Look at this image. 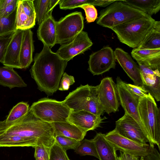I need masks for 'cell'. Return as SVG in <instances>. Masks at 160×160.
Instances as JSON below:
<instances>
[{
    "instance_id": "cb8c5ba5",
    "label": "cell",
    "mask_w": 160,
    "mask_h": 160,
    "mask_svg": "<svg viewBox=\"0 0 160 160\" xmlns=\"http://www.w3.org/2000/svg\"><path fill=\"white\" fill-rule=\"evenodd\" d=\"M0 85L10 89L15 87H26L27 85L13 68L0 67Z\"/></svg>"
},
{
    "instance_id": "f6af8a7d",
    "label": "cell",
    "mask_w": 160,
    "mask_h": 160,
    "mask_svg": "<svg viewBox=\"0 0 160 160\" xmlns=\"http://www.w3.org/2000/svg\"><path fill=\"white\" fill-rule=\"evenodd\" d=\"M14 0H0V9L3 8L12 3Z\"/></svg>"
},
{
    "instance_id": "6da1fadb",
    "label": "cell",
    "mask_w": 160,
    "mask_h": 160,
    "mask_svg": "<svg viewBox=\"0 0 160 160\" xmlns=\"http://www.w3.org/2000/svg\"><path fill=\"white\" fill-rule=\"evenodd\" d=\"M55 142L52 123L37 117L29 110L11 122L0 121V147H51Z\"/></svg>"
},
{
    "instance_id": "7bdbcfd3",
    "label": "cell",
    "mask_w": 160,
    "mask_h": 160,
    "mask_svg": "<svg viewBox=\"0 0 160 160\" xmlns=\"http://www.w3.org/2000/svg\"><path fill=\"white\" fill-rule=\"evenodd\" d=\"M140 157L128 153L120 152L118 156H117L116 160H139Z\"/></svg>"
},
{
    "instance_id": "1f68e13d",
    "label": "cell",
    "mask_w": 160,
    "mask_h": 160,
    "mask_svg": "<svg viewBox=\"0 0 160 160\" xmlns=\"http://www.w3.org/2000/svg\"><path fill=\"white\" fill-rule=\"evenodd\" d=\"M81 141L64 136H55V142L66 151L69 149L75 150L79 146Z\"/></svg>"
},
{
    "instance_id": "ffe728a7",
    "label": "cell",
    "mask_w": 160,
    "mask_h": 160,
    "mask_svg": "<svg viewBox=\"0 0 160 160\" xmlns=\"http://www.w3.org/2000/svg\"><path fill=\"white\" fill-rule=\"evenodd\" d=\"M56 21L52 15L47 17L39 25L37 31L38 39L44 45L52 48L56 44Z\"/></svg>"
},
{
    "instance_id": "836d02e7",
    "label": "cell",
    "mask_w": 160,
    "mask_h": 160,
    "mask_svg": "<svg viewBox=\"0 0 160 160\" xmlns=\"http://www.w3.org/2000/svg\"><path fill=\"white\" fill-rule=\"evenodd\" d=\"M92 0H60V8L63 10L72 9L79 8L85 4H91Z\"/></svg>"
},
{
    "instance_id": "8992f818",
    "label": "cell",
    "mask_w": 160,
    "mask_h": 160,
    "mask_svg": "<svg viewBox=\"0 0 160 160\" xmlns=\"http://www.w3.org/2000/svg\"><path fill=\"white\" fill-rule=\"evenodd\" d=\"M144 12L124 3L116 0L101 10L97 23L110 29L132 20L148 16Z\"/></svg>"
},
{
    "instance_id": "52a82bcc",
    "label": "cell",
    "mask_w": 160,
    "mask_h": 160,
    "mask_svg": "<svg viewBox=\"0 0 160 160\" xmlns=\"http://www.w3.org/2000/svg\"><path fill=\"white\" fill-rule=\"evenodd\" d=\"M30 109L41 120L49 123L68 122L72 110L63 101L44 98L32 103Z\"/></svg>"
},
{
    "instance_id": "e0dca14e",
    "label": "cell",
    "mask_w": 160,
    "mask_h": 160,
    "mask_svg": "<svg viewBox=\"0 0 160 160\" xmlns=\"http://www.w3.org/2000/svg\"><path fill=\"white\" fill-rule=\"evenodd\" d=\"M114 52L116 60L133 81L134 84L142 86L143 83L138 65L134 61L128 53L122 49L117 48Z\"/></svg>"
},
{
    "instance_id": "30bf717a",
    "label": "cell",
    "mask_w": 160,
    "mask_h": 160,
    "mask_svg": "<svg viewBox=\"0 0 160 160\" xmlns=\"http://www.w3.org/2000/svg\"><path fill=\"white\" fill-rule=\"evenodd\" d=\"M99 100L104 112L108 114L118 111L120 103L116 83L112 77L102 79L95 86Z\"/></svg>"
},
{
    "instance_id": "8fae6325",
    "label": "cell",
    "mask_w": 160,
    "mask_h": 160,
    "mask_svg": "<svg viewBox=\"0 0 160 160\" xmlns=\"http://www.w3.org/2000/svg\"><path fill=\"white\" fill-rule=\"evenodd\" d=\"M116 61L113 49L105 47L90 55L88 70L93 75H101L115 68Z\"/></svg>"
},
{
    "instance_id": "5bb4252c",
    "label": "cell",
    "mask_w": 160,
    "mask_h": 160,
    "mask_svg": "<svg viewBox=\"0 0 160 160\" xmlns=\"http://www.w3.org/2000/svg\"><path fill=\"white\" fill-rule=\"evenodd\" d=\"M115 129L121 135L143 143L149 141L137 122L126 113L115 122Z\"/></svg>"
},
{
    "instance_id": "e575fe53",
    "label": "cell",
    "mask_w": 160,
    "mask_h": 160,
    "mask_svg": "<svg viewBox=\"0 0 160 160\" xmlns=\"http://www.w3.org/2000/svg\"><path fill=\"white\" fill-rule=\"evenodd\" d=\"M79 8H82L85 11L86 19L88 23L94 22L98 18L97 11L95 6L90 4H85Z\"/></svg>"
},
{
    "instance_id": "2e32d148",
    "label": "cell",
    "mask_w": 160,
    "mask_h": 160,
    "mask_svg": "<svg viewBox=\"0 0 160 160\" xmlns=\"http://www.w3.org/2000/svg\"><path fill=\"white\" fill-rule=\"evenodd\" d=\"M107 118L97 116L85 110L71 111L68 122L87 132L100 127L103 120Z\"/></svg>"
},
{
    "instance_id": "4316f807",
    "label": "cell",
    "mask_w": 160,
    "mask_h": 160,
    "mask_svg": "<svg viewBox=\"0 0 160 160\" xmlns=\"http://www.w3.org/2000/svg\"><path fill=\"white\" fill-rule=\"evenodd\" d=\"M139 47L149 49L160 48L159 21H155Z\"/></svg>"
},
{
    "instance_id": "7a4b0ae2",
    "label": "cell",
    "mask_w": 160,
    "mask_h": 160,
    "mask_svg": "<svg viewBox=\"0 0 160 160\" xmlns=\"http://www.w3.org/2000/svg\"><path fill=\"white\" fill-rule=\"evenodd\" d=\"M34 60L30 70L32 77L39 90L48 96L52 95L58 89L68 62L45 45L41 51L35 54Z\"/></svg>"
},
{
    "instance_id": "ab89813d",
    "label": "cell",
    "mask_w": 160,
    "mask_h": 160,
    "mask_svg": "<svg viewBox=\"0 0 160 160\" xmlns=\"http://www.w3.org/2000/svg\"><path fill=\"white\" fill-rule=\"evenodd\" d=\"M12 34L0 36V62L1 63L3 61L7 47L11 38Z\"/></svg>"
},
{
    "instance_id": "484cf974",
    "label": "cell",
    "mask_w": 160,
    "mask_h": 160,
    "mask_svg": "<svg viewBox=\"0 0 160 160\" xmlns=\"http://www.w3.org/2000/svg\"><path fill=\"white\" fill-rule=\"evenodd\" d=\"M128 5L138 9L152 17L157 13L160 9V0H122Z\"/></svg>"
},
{
    "instance_id": "f1b7e54d",
    "label": "cell",
    "mask_w": 160,
    "mask_h": 160,
    "mask_svg": "<svg viewBox=\"0 0 160 160\" xmlns=\"http://www.w3.org/2000/svg\"><path fill=\"white\" fill-rule=\"evenodd\" d=\"M16 9L7 17L0 16V36L10 34L17 30L16 24Z\"/></svg>"
},
{
    "instance_id": "7c38bea8",
    "label": "cell",
    "mask_w": 160,
    "mask_h": 160,
    "mask_svg": "<svg viewBox=\"0 0 160 160\" xmlns=\"http://www.w3.org/2000/svg\"><path fill=\"white\" fill-rule=\"evenodd\" d=\"M92 44L88 33L82 31L70 41L61 45L56 53L62 59L68 62L75 56L84 53Z\"/></svg>"
},
{
    "instance_id": "83f0119b",
    "label": "cell",
    "mask_w": 160,
    "mask_h": 160,
    "mask_svg": "<svg viewBox=\"0 0 160 160\" xmlns=\"http://www.w3.org/2000/svg\"><path fill=\"white\" fill-rule=\"evenodd\" d=\"M36 20L29 17L24 12L20 0H18L16 15L17 29H31L35 24Z\"/></svg>"
},
{
    "instance_id": "44dd1931",
    "label": "cell",
    "mask_w": 160,
    "mask_h": 160,
    "mask_svg": "<svg viewBox=\"0 0 160 160\" xmlns=\"http://www.w3.org/2000/svg\"><path fill=\"white\" fill-rule=\"evenodd\" d=\"M34 50L33 32L31 29L23 30L19 55L21 69L28 68L32 62Z\"/></svg>"
},
{
    "instance_id": "d590c367",
    "label": "cell",
    "mask_w": 160,
    "mask_h": 160,
    "mask_svg": "<svg viewBox=\"0 0 160 160\" xmlns=\"http://www.w3.org/2000/svg\"><path fill=\"white\" fill-rule=\"evenodd\" d=\"M123 84L128 90L139 98L146 97L149 93L143 86L132 84L124 81Z\"/></svg>"
},
{
    "instance_id": "f546056e",
    "label": "cell",
    "mask_w": 160,
    "mask_h": 160,
    "mask_svg": "<svg viewBox=\"0 0 160 160\" xmlns=\"http://www.w3.org/2000/svg\"><path fill=\"white\" fill-rule=\"evenodd\" d=\"M74 151L76 153L81 156H92L99 159L95 143L93 139H83Z\"/></svg>"
},
{
    "instance_id": "d6a6232c",
    "label": "cell",
    "mask_w": 160,
    "mask_h": 160,
    "mask_svg": "<svg viewBox=\"0 0 160 160\" xmlns=\"http://www.w3.org/2000/svg\"><path fill=\"white\" fill-rule=\"evenodd\" d=\"M49 160H70L66 151L63 150L55 142L50 148Z\"/></svg>"
},
{
    "instance_id": "4fadbf2b",
    "label": "cell",
    "mask_w": 160,
    "mask_h": 160,
    "mask_svg": "<svg viewBox=\"0 0 160 160\" xmlns=\"http://www.w3.org/2000/svg\"><path fill=\"white\" fill-rule=\"evenodd\" d=\"M116 84L120 104L123 108L125 112L130 115L137 122L148 139L138 112V106L139 98L126 87L123 84V81L119 77L116 78Z\"/></svg>"
},
{
    "instance_id": "3957f363",
    "label": "cell",
    "mask_w": 160,
    "mask_h": 160,
    "mask_svg": "<svg viewBox=\"0 0 160 160\" xmlns=\"http://www.w3.org/2000/svg\"><path fill=\"white\" fill-rule=\"evenodd\" d=\"M138 110L146 132L149 144L157 145L160 150V110L154 98L149 93L139 100Z\"/></svg>"
},
{
    "instance_id": "d4e9b609",
    "label": "cell",
    "mask_w": 160,
    "mask_h": 160,
    "mask_svg": "<svg viewBox=\"0 0 160 160\" xmlns=\"http://www.w3.org/2000/svg\"><path fill=\"white\" fill-rule=\"evenodd\" d=\"M60 0H33L36 13V21L40 25L48 16L52 15L55 7L59 3Z\"/></svg>"
},
{
    "instance_id": "4dcf8cb0",
    "label": "cell",
    "mask_w": 160,
    "mask_h": 160,
    "mask_svg": "<svg viewBox=\"0 0 160 160\" xmlns=\"http://www.w3.org/2000/svg\"><path fill=\"white\" fill-rule=\"evenodd\" d=\"M30 109L29 105L27 102H19L11 110L6 119V122L15 121L26 114Z\"/></svg>"
},
{
    "instance_id": "ee69618b",
    "label": "cell",
    "mask_w": 160,
    "mask_h": 160,
    "mask_svg": "<svg viewBox=\"0 0 160 160\" xmlns=\"http://www.w3.org/2000/svg\"><path fill=\"white\" fill-rule=\"evenodd\" d=\"M116 1L92 0L91 4L94 6H98L101 7H105L108 6Z\"/></svg>"
},
{
    "instance_id": "bcb514c9",
    "label": "cell",
    "mask_w": 160,
    "mask_h": 160,
    "mask_svg": "<svg viewBox=\"0 0 160 160\" xmlns=\"http://www.w3.org/2000/svg\"></svg>"
},
{
    "instance_id": "9c48e42d",
    "label": "cell",
    "mask_w": 160,
    "mask_h": 160,
    "mask_svg": "<svg viewBox=\"0 0 160 160\" xmlns=\"http://www.w3.org/2000/svg\"><path fill=\"white\" fill-rule=\"evenodd\" d=\"M105 137L116 151L139 157L151 154L154 147L149 144L139 143L124 137L115 129L105 134Z\"/></svg>"
},
{
    "instance_id": "5b68a950",
    "label": "cell",
    "mask_w": 160,
    "mask_h": 160,
    "mask_svg": "<svg viewBox=\"0 0 160 160\" xmlns=\"http://www.w3.org/2000/svg\"><path fill=\"white\" fill-rule=\"evenodd\" d=\"M73 112L85 110L101 116L104 113L95 86L81 85L70 92L63 101Z\"/></svg>"
},
{
    "instance_id": "b9f144b4",
    "label": "cell",
    "mask_w": 160,
    "mask_h": 160,
    "mask_svg": "<svg viewBox=\"0 0 160 160\" xmlns=\"http://www.w3.org/2000/svg\"><path fill=\"white\" fill-rule=\"evenodd\" d=\"M139 160H160V154L157 149L154 147L151 154L140 157Z\"/></svg>"
},
{
    "instance_id": "8d00e7d4",
    "label": "cell",
    "mask_w": 160,
    "mask_h": 160,
    "mask_svg": "<svg viewBox=\"0 0 160 160\" xmlns=\"http://www.w3.org/2000/svg\"><path fill=\"white\" fill-rule=\"evenodd\" d=\"M20 0L24 13L30 18L36 20V13L33 0Z\"/></svg>"
},
{
    "instance_id": "ba28073f",
    "label": "cell",
    "mask_w": 160,
    "mask_h": 160,
    "mask_svg": "<svg viewBox=\"0 0 160 160\" xmlns=\"http://www.w3.org/2000/svg\"><path fill=\"white\" fill-rule=\"evenodd\" d=\"M84 18L80 12L70 13L56 21V44L61 45L73 39L83 31Z\"/></svg>"
},
{
    "instance_id": "f35d334b",
    "label": "cell",
    "mask_w": 160,
    "mask_h": 160,
    "mask_svg": "<svg viewBox=\"0 0 160 160\" xmlns=\"http://www.w3.org/2000/svg\"><path fill=\"white\" fill-rule=\"evenodd\" d=\"M74 78L72 76L68 75L66 73H64L63 77L61 80L60 86L58 90L62 91L68 90L70 85L75 82Z\"/></svg>"
},
{
    "instance_id": "60d3db41",
    "label": "cell",
    "mask_w": 160,
    "mask_h": 160,
    "mask_svg": "<svg viewBox=\"0 0 160 160\" xmlns=\"http://www.w3.org/2000/svg\"><path fill=\"white\" fill-rule=\"evenodd\" d=\"M18 0H14L10 4L0 9V16L7 17L14 11L17 9Z\"/></svg>"
},
{
    "instance_id": "7402d4cb",
    "label": "cell",
    "mask_w": 160,
    "mask_h": 160,
    "mask_svg": "<svg viewBox=\"0 0 160 160\" xmlns=\"http://www.w3.org/2000/svg\"><path fill=\"white\" fill-rule=\"evenodd\" d=\"M53 126L55 136H61L82 141L87 132L77 126L68 122L51 123Z\"/></svg>"
},
{
    "instance_id": "603a6c76",
    "label": "cell",
    "mask_w": 160,
    "mask_h": 160,
    "mask_svg": "<svg viewBox=\"0 0 160 160\" xmlns=\"http://www.w3.org/2000/svg\"><path fill=\"white\" fill-rule=\"evenodd\" d=\"M105 134L97 133L94 140L99 157V160H116V151L107 140Z\"/></svg>"
},
{
    "instance_id": "d6986e66",
    "label": "cell",
    "mask_w": 160,
    "mask_h": 160,
    "mask_svg": "<svg viewBox=\"0 0 160 160\" xmlns=\"http://www.w3.org/2000/svg\"><path fill=\"white\" fill-rule=\"evenodd\" d=\"M138 64L147 66L153 70L160 69V48L149 49L138 47L131 52Z\"/></svg>"
},
{
    "instance_id": "ac0fdd59",
    "label": "cell",
    "mask_w": 160,
    "mask_h": 160,
    "mask_svg": "<svg viewBox=\"0 0 160 160\" xmlns=\"http://www.w3.org/2000/svg\"><path fill=\"white\" fill-rule=\"evenodd\" d=\"M142 86L156 100L160 101V73L158 70H153L151 68L138 64Z\"/></svg>"
},
{
    "instance_id": "9a60e30c",
    "label": "cell",
    "mask_w": 160,
    "mask_h": 160,
    "mask_svg": "<svg viewBox=\"0 0 160 160\" xmlns=\"http://www.w3.org/2000/svg\"><path fill=\"white\" fill-rule=\"evenodd\" d=\"M23 32V30L17 29L12 34L2 62L4 66L21 69L19 55Z\"/></svg>"
},
{
    "instance_id": "277c9868",
    "label": "cell",
    "mask_w": 160,
    "mask_h": 160,
    "mask_svg": "<svg viewBox=\"0 0 160 160\" xmlns=\"http://www.w3.org/2000/svg\"><path fill=\"white\" fill-rule=\"evenodd\" d=\"M155 21L148 16L129 21L111 29L120 42L135 48L140 46Z\"/></svg>"
},
{
    "instance_id": "74e56055",
    "label": "cell",
    "mask_w": 160,
    "mask_h": 160,
    "mask_svg": "<svg viewBox=\"0 0 160 160\" xmlns=\"http://www.w3.org/2000/svg\"><path fill=\"white\" fill-rule=\"evenodd\" d=\"M50 148L44 146L35 147L34 157L36 160H49Z\"/></svg>"
}]
</instances>
